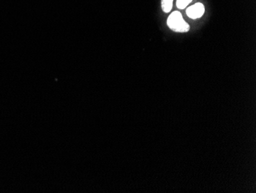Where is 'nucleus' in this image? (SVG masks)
<instances>
[{
  "label": "nucleus",
  "instance_id": "obj_1",
  "mask_svg": "<svg viewBox=\"0 0 256 193\" xmlns=\"http://www.w3.org/2000/svg\"><path fill=\"white\" fill-rule=\"evenodd\" d=\"M168 26L171 30L176 33H188L190 29L189 24L184 21L182 14L178 11L172 13L168 17Z\"/></svg>",
  "mask_w": 256,
  "mask_h": 193
},
{
  "label": "nucleus",
  "instance_id": "obj_2",
  "mask_svg": "<svg viewBox=\"0 0 256 193\" xmlns=\"http://www.w3.org/2000/svg\"><path fill=\"white\" fill-rule=\"evenodd\" d=\"M204 13H205V7L200 3L191 6L186 10V14L188 17L192 20L200 18L204 16Z\"/></svg>",
  "mask_w": 256,
  "mask_h": 193
},
{
  "label": "nucleus",
  "instance_id": "obj_3",
  "mask_svg": "<svg viewBox=\"0 0 256 193\" xmlns=\"http://www.w3.org/2000/svg\"><path fill=\"white\" fill-rule=\"evenodd\" d=\"M172 1L174 0H161V7L164 12L166 14L170 12L172 8Z\"/></svg>",
  "mask_w": 256,
  "mask_h": 193
},
{
  "label": "nucleus",
  "instance_id": "obj_4",
  "mask_svg": "<svg viewBox=\"0 0 256 193\" xmlns=\"http://www.w3.org/2000/svg\"><path fill=\"white\" fill-rule=\"evenodd\" d=\"M192 0H178L176 1V7L180 10H184L186 7H188Z\"/></svg>",
  "mask_w": 256,
  "mask_h": 193
}]
</instances>
